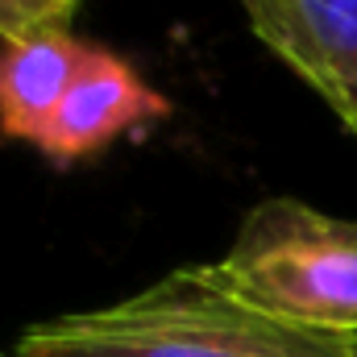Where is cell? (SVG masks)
I'll use <instances>...</instances> for the list:
<instances>
[{
  "mask_svg": "<svg viewBox=\"0 0 357 357\" xmlns=\"http://www.w3.org/2000/svg\"><path fill=\"white\" fill-rule=\"evenodd\" d=\"M17 357H357V341L282 324L212 266H183L129 299L25 328Z\"/></svg>",
  "mask_w": 357,
  "mask_h": 357,
  "instance_id": "1",
  "label": "cell"
},
{
  "mask_svg": "<svg viewBox=\"0 0 357 357\" xmlns=\"http://www.w3.org/2000/svg\"><path fill=\"white\" fill-rule=\"evenodd\" d=\"M216 282L241 303L307 333L357 341V220L295 195H270L245 212Z\"/></svg>",
  "mask_w": 357,
  "mask_h": 357,
  "instance_id": "2",
  "label": "cell"
},
{
  "mask_svg": "<svg viewBox=\"0 0 357 357\" xmlns=\"http://www.w3.org/2000/svg\"><path fill=\"white\" fill-rule=\"evenodd\" d=\"M250 29L357 137V0H241Z\"/></svg>",
  "mask_w": 357,
  "mask_h": 357,
  "instance_id": "3",
  "label": "cell"
},
{
  "mask_svg": "<svg viewBox=\"0 0 357 357\" xmlns=\"http://www.w3.org/2000/svg\"><path fill=\"white\" fill-rule=\"evenodd\" d=\"M167 112V96H158L125 59L88 46V59L63 104L54 108L38 150L54 167H75L79 158H91L104 146H112L121 133H137L162 121Z\"/></svg>",
  "mask_w": 357,
  "mask_h": 357,
  "instance_id": "4",
  "label": "cell"
},
{
  "mask_svg": "<svg viewBox=\"0 0 357 357\" xmlns=\"http://www.w3.org/2000/svg\"><path fill=\"white\" fill-rule=\"evenodd\" d=\"M88 59V42L71 29H42L0 46V133L38 146L54 108Z\"/></svg>",
  "mask_w": 357,
  "mask_h": 357,
  "instance_id": "5",
  "label": "cell"
},
{
  "mask_svg": "<svg viewBox=\"0 0 357 357\" xmlns=\"http://www.w3.org/2000/svg\"><path fill=\"white\" fill-rule=\"evenodd\" d=\"M79 0H0V42H17L42 29H67Z\"/></svg>",
  "mask_w": 357,
  "mask_h": 357,
  "instance_id": "6",
  "label": "cell"
},
{
  "mask_svg": "<svg viewBox=\"0 0 357 357\" xmlns=\"http://www.w3.org/2000/svg\"><path fill=\"white\" fill-rule=\"evenodd\" d=\"M0 357H4V354H0Z\"/></svg>",
  "mask_w": 357,
  "mask_h": 357,
  "instance_id": "7",
  "label": "cell"
}]
</instances>
